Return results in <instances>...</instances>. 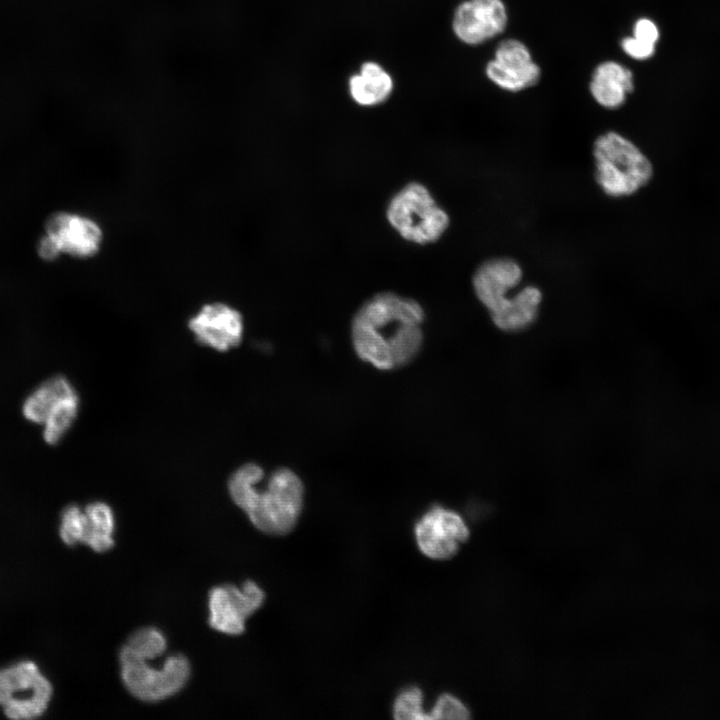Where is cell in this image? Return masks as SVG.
Returning a JSON list of instances; mask_svg holds the SVG:
<instances>
[{
    "label": "cell",
    "mask_w": 720,
    "mask_h": 720,
    "mask_svg": "<svg viewBox=\"0 0 720 720\" xmlns=\"http://www.w3.org/2000/svg\"><path fill=\"white\" fill-rule=\"evenodd\" d=\"M414 530L420 551L436 560L454 556L470 534L464 518L458 512L440 505L426 511Z\"/></svg>",
    "instance_id": "cell-7"
},
{
    "label": "cell",
    "mask_w": 720,
    "mask_h": 720,
    "mask_svg": "<svg viewBox=\"0 0 720 720\" xmlns=\"http://www.w3.org/2000/svg\"><path fill=\"white\" fill-rule=\"evenodd\" d=\"M265 478L263 468L256 463H246L234 471L228 481V491L233 502L247 512L252 505L258 487Z\"/></svg>",
    "instance_id": "cell-20"
},
{
    "label": "cell",
    "mask_w": 720,
    "mask_h": 720,
    "mask_svg": "<svg viewBox=\"0 0 720 720\" xmlns=\"http://www.w3.org/2000/svg\"><path fill=\"white\" fill-rule=\"evenodd\" d=\"M543 291L535 284L521 285L490 315L500 330L516 333L529 328L537 319Z\"/></svg>",
    "instance_id": "cell-14"
},
{
    "label": "cell",
    "mask_w": 720,
    "mask_h": 720,
    "mask_svg": "<svg viewBox=\"0 0 720 720\" xmlns=\"http://www.w3.org/2000/svg\"><path fill=\"white\" fill-rule=\"evenodd\" d=\"M393 82L389 74L378 64L364 63L359 74L349 80L353 100L363 106L377 105L390 95Z\"/></svg>",
    "instance_id": "cell-16"
},
{
    "label": "cell",
    "mask_w": 720,
    "mask_h": 720,
    "mask_svg": "<svg viewBox=\"0 0 720 720\" xmlns=\"http://www.w3.org/2000/svg\"><path fill=\"white\" fill-rule=\"evenodd\" d=\"M524 270L512 257H491L481 262L472 275V288L478 301L491 314L521 286Z\"/></svg>",
    "instance_id": "cell-11"
},
{
    "label": "cell",
    "mask_w": 720,
    "mask_h": 720,
    "mask_svg": "<svg viewBox=\"0 0 720 720\" xmlns=\"http://www.w3.org/2000/svg\"><path fill=\"white\" fill-rule=\"evenodd\" d=\"M37 252L39 257L46 261L55 260L62 254L57 242L46 233L38 242Z\"/></svg>",
    "instance_id": "cell-27"
},
{
    "label": "cell",
    "mask_w": 720,
    "mask_h": 720,
    "mask_svg": "<svg viewBox=\"0 0 720 720\" xmlns=\"http://www.w3.org/2000/svg\"><path fill=\"white\" fill-rule=\"evenodd\" d=\"M259 485L255 499L246 512L253 525L270 535H285L296 525L304 503V485L289 468H278Z\"/></svg>",
    "instance_id": "cell-4"
},
{
    "label": "cell",
    "mask_w": 720,
    "mask_h": 720,
    "mask_svg": "<svg viewBox=\"0 0 720 720\" xmlns=\"http://www.w3.org/2000/svg\"><path fill=\"white\" fill-rule=\"evenodd\" d=\"M633 90L630 70L616 62H604L594 71L590 91L598 104L607 109L620 107Z\"/></svg>",
    "instance_id": "cell-15"
},
{
    "label": "cell",
    "mask_w": 720,
    "mask_h": 720,
    "mask_svg": "<svg viewBox=\"0 0 720 720\" xmlns=\"http://www.w3.org/2000/svg\"><path fill=\"white\" fill-rule=\"evenodd\" d=\"M507 14L501 0H469L456 10L453 29L467 44H479L501 33Z\"/></svg>",
    "instance_id": "cell-13"
},
{
    "label": "cell",
    "mask_w": 720,
    "mask_h": 720,
    "mask_svg": "<svg viewBox=\"0 0 720 720\" xmlns=\"http://www.w3.org/2000/svg\"><path fill=\"white\" fill-rule=\"evenodd\" d=\"M594 180L609 198L631 197L647 187L654 177L648 155L632 140L616 131H606L592 144Z\"/></svg>",
    "instance_id": "cell-2"
},
{
    "label": "cell",
    "mask_w": 720,
    "mask_h": 720,
    "mask_svg": "<svg viewBox=\"0 0 720 720\" xmlns=\"http://www.w3.org/2000/svg\"><path fill=\"white\" fill-rule=\"evenodd\" d=\"M198 343L226 352L240 344L244 319L239 310L224 302L204 304L188 321Z\"/></svg>",
    "instance_id": "cell-9"
},
{
    "label": "cell",
    "mask_w": 720,
    "mask_h": 720,
    "mask_svg": "<svg viewBox=\"0 0 720 720\" xmlns=\"http://www.w3.org/2000/svg\"><path fill=\"white\" fill-rule=\"evenodd\" d=\"M86 525L85 511L77 505L67 506L61 514L59 534L62 541L69 546L83 543Z\"/></svg>",
    "instance_id": "cell-22"
},
{
    "label": "cell",
    "mask_w": 720,
    "mask_h": 720,
    "mask_svg": "<svg viewBox=\"0 0 720 720\" xmlns=\"http://www.w3.org/2000/svg\"><path fill=\"white\" fill-rule=\"evenodd\" d=\"M385 215L401 238L421 246L440 240L450 226L448 212L418 181L406 183L392 195Z\"/></svg>",
    "instance_id": "cell-3"
},
{
    "label": "cell",
    "mask_w": 720,
    "mask_h": 720,
    "mask_svg": "<svg viewBox=\"0 0 720 720\" xmlns=\"http://www.w3.org/2000/svg\"><path fill=\"white\" fill-rule=\"evenodd\" d=\"M622 48L626 54L635 59H646L654 53V45L646 43L635 37L622 40Z\"/></svg>",
    "instance_id": "cell-25"
},
{
    "label": "cell",
    "mask_w": 720,
    "mask_h": 720,
    "mask_svg": "<svg viewBox=\"0 0 720 720\" xmlns=\"http://www.w3.org/2000/svg\"><path fill=\"white\" fill-rule=\"evenodd\" d=\"M486 74L499 87L515 92L535 85L540 69L523 43L508 39L497 47L494 60L487 65Z\"/></svg>",
    "instance_id": "cell-12"
},
{
    "label": "cell",
    "mask_w": 720,
    "mask_h": 720,
    "mask_svg": "<svg viewBox=\"0 0 720 720\" xmlns=\"http://www.w3.org/2000/svg\"><path fill=\"white\" fill-rule=\"evenodd\" d=\"M659 33L656 25L649 19H640L634 27V37L646 43L655 45Z\"/></svg>",
    "instance_id": "cell-26"
},
{
    "label": "cell",
    "mask_w": 720,
    "mask_h": 720,
    "mask_svg": "<svg viewBox=\"0 0 720 720\" xmlns=\"http://www.w3.org/2000/svg\"><path fill=\"white\" fill-rule=\"evenodd\" d=\"M264 599V591L253 581H246L241 589L233 585L214 587L209 592V624L222 633L239 635L245 630V620Z\"/></svg>",
    "instance_id": "cell-8"
},
{
    "label": "cell",
    "mask_w": 720,
    "mask_h": 720,
    "mask_svg": "<svg viewBox=\"0 0 720 720\" xmlns=\"http://www.w3.org/2000/svg\"><path fill=\"white\" fill-rule=\"evenodd\" d=\"M423 694L418 687L403 690L396 698L393 706L396 719H430L423 710Z\"/></svg>",
    "instance_id": "cell-23"
},
{
    "label": "cell",
    "mask_w": 720,
    "mask_h": 720,
    "mask_svg": "<svg viewBox=\"0 0 720 720\" xmlns=\"http://www.w3.org/2000/svg\"><path fill=\"white\" fill-rule=\"evenodd\" d=\"M79 396L76 390L63 396L51 408L43 422V438L51 445L62 440L72 426L79 410Z\"/></svg>",
    "instance_id": "cell-19"
},
{
    "label": "cell",
    "mask_w": 720,
    "mask_h": 720,
    "mask_svg": "<svg viewBox=\"0 0 720 720\" xmlns=\"http://www.w3.org/2000/svg\"><path fill=\"white\" fill-rule=\"evenodd\" d=\"M45 233L57 242L62 254L78 259L96 256L104 241L103 229L96 220L67 211L50 215L45 222Z\"/></svg>",
    "instance_id": "cell-10"
},
{
    "label": "cell",
    "mask_w": 720,
    "mask_h": 720,
    "mask_svg": "<svg viewBox=\"0 0 720 720\" xmlns=\"http://www.w3.org/2000/svg\"><path fill=\"white\" fill-rule=\"evenodd\" d=\"M167 648L164 634L154 628L145 627L134 632L120 651L119 658L151 660L161 656Z\"/></svg>",
    "instance_id": "cell-21"
},
{
    "label": "cell",
    "mask_w": 720,
    "mask_h": 720,
    "mask_svg": "<svg viewBox=\"0 0 720 720\" xmlns=\"http://www.w3.org/2000/svg\"><path fill=\"white\" fill-rule=\"evenodd\" d=\"M74 390L71 382L64 376H54L48 379L24 401L22 407L24 417L31 422L43 424L49 411L58 400Z\"/></svg>",
    "instance_id": "cell-17"
},
{
    "label": "cell",
    "mask_w": 720,
    "mask_h": 720,
    "mask_svg": "<svg viewBox=\"0 0 720 720\" xmlns=\"http://www.w3.org/2000/svg\"><path fill=\"white\" fill-rule=\"evenodd\" d=\"M423 307L414 299L391 291L368 298L351 324L355 352L377 369L407 365L419 353L424 339Z\"/></svg>",
    "instance_id": "cell-1"
},
{
    "label": "cell",
    "mask_w": 720,
    "mask_h": 720,
    "mask_svg": "<svg viewBox=\"0 0 720 720\" xmlns=\"http://www.w3.org/2000/svg\"><path fill=\"white\" fill-rule=\"evenodd\" d=\"M430 718L433 719H468L470 711L457 697L451 694L439 696L433 707Z\"/></svg>",
    "instance_id": "cell-24"
},
{
    "label": "cell",
    "mask_w": 720,
    "mask_h": 720,
    "mask_svg": "<svg viewBox=\"0 0 720 720\" xmlns=\"http://www.w3.org/2000/svg\"><path fill=\"white\" fill-rule=\"evenodd\" d=\"M119 659L124 686L130 694L145 702H158L177 694L191 673L188 659L181 654L169 656L161 669L150 667L146 660Z\"/></svg>",
    "instance_id": "cell-6"
},
{
    "label": "cell",
    "mask_w": 720,
    "mask_h": 720,
    "mask_svg": "<svg viewBox=\"0 0 720 720\" xmlns=\"http://www.w3.org/2000/svg\"><path fill=\"white\" fill-rule=\"evenodd\" d=\"M87 517L86 533L83 543L96 552H105L114 545V514L111 507L104 502H93L85 509Z\"/></svg>",
    "instance_id": "cell-18"
},
{
    "label": "cell",
    "mask_w": 720,
    "mask_h": 720,
    "mask_svg": "<svg viewBox=\"0 0 720 720\" xmlns=\"http://www.w3.org/2000/svg\"><path fill=\"white\" fill-rule=\"evenodd\" d=\"M53 688L32 661L0 669V706L8 718L35 719L48 708Z\"/></svg>",
    "instance_id": "cell-5"
}]
</instances>
